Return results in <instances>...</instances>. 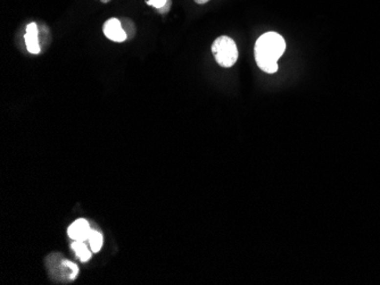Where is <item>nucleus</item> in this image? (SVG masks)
I'll list each match as a JSON object with an SVG mask.
<instances>
[{"mask_svg": "<svg viewBox=\"0 0 380 285\" xmlns=\"http://www.w3.org/2000/svg\"><path fill=\"white\" fill-rule=\"evenodd\" d=\"M286 50L285 39L277 32H267L257 39L254 47L256 64L263 72L273 74L278 71V61Z\"/></svg>", "mask_w": 380, "mask_h": 285, "instance_id": "f257e3e1", "label": "nucleus"}, {"mask_svg": "<svg viewBox=\"0 0 380 285\" xmlns=\"http://www.w3.org/2000/svg\"><path fill=\"white\" fill-rule=\"evenodd\" d=\"M212 53L215 61L221 67H231L238 59V49L231 38L221 36L214 40L212 44Z\"/></svg>", "mask_w": 380, "mask_h": 285, "instance_id": "f03ea898", "label": "nucleus"}, {"mask_svg": "<svg viewBox=\"0 0 380 285\" xmlns=\"http://www.w3.org/2000/svg\"><path fill=\"white\" fill-rule=\"evenodd\" d=\"M103 32L107 39L114 41V42H123L128 39V34L122 26L121 20L115 17L107 20L104 23Z\"/></svg>", "mask_w": 380, "mask_h": 285, "instance_id": "7ed1b4c3", "label": "nucleus"}, {"mask_svg": "<svg viewBox=\"0 0 380 285\" xmlns=\"http://www.w3.org/2000/svg\"><path fill=\"white\" fill-rule=\"evenodd\" d=\"M89 222L85 218H79L73 222L67 228V234L69 238L74 241H87L89 239L90 233H91Z\"/></svg>", "mask_w": 380, "mask_h": 285, "instance_id": "20e7f679", "label": "nucleus"}, {"mask_svg": "<svg viewBox=\"0 0 380 285\" xmlns=\"http://www.w3.org/2000/svg\"><path fill=\"white\" fill-rule=\"evenodd\" d=\"M24 40H25L26 49L30 54L38 55L40 53V44H39V31H38V25L34 22L30 23L26 26L25 34H24Z\"/></svg>", "mask_w": 380, "mask_h": 285, "instance_id": "39448f33", "label": "nucleus"}, {"mask_svg": "<svg viewBox=\"0 0 380 285\" xmlns=\"http://www.w3.org/2000/svg\"><path fill=\"white\" fill-rule=\"evenodd\" d=\"M71 248L73 251L75 252L76 257H78L82 263H87L91 259L92 251H90L88 245H87L83 241H74L72 243Z\"/></svg>", "mask_w": 380, "mask_h": 285, "instance_id": "423d86ee", "label": "nucleus"}, {"mask_svg": "<svg viewBox=\"0 0 380 285\" xmlns=\"http://www.w3.org/2000/svg\"><path fill=\"white\" fill-rule=\"evenodd\" d=\"M88 241H89L90 249H91L92 252L97 253V252H99L100 250H102L104 239H103V234L100 232L92 229L91 233H90V235H89Z\"/></svg>", "mask_w": 380, "mask_h": 285, "instance_id": "0eeeda50", "label": "nucleus"}, {"mask_svg": "<svg viewBox=\"0 0 380 285\" xmlns=\"http://www.w3.org/2000/svg\"><path fill=\"white\" fill-rule=\"evenodd\" d=\"M63 265H64L66 268H68L69 270H71V280H74L76 276H78V273H79V267L75 265V264H73L71 262H67V260H65L64 263H63Z\"/></svg>", "mask_w": 380, "mask_h": 285, "instance_id": "6e6552de", "label": "nucleus"}, {"mask_svg": "<svg viewBox=\"0 0 380 285\" xmlns=\"http://www.w3.org/2000/svg\"><path fill=\"white\" fill-rule=\"evenodd\" d=\"M167 2H169V0H147V1H146V3H147L148 6L155 7L156 9L163 8Z\"/></svg>", "mask_w": 380, "mask_h": 285, "instance_id": "1a4fd4ad", "label": "nucleus"}, {"mask_svg": "<svg viewBox=\"0 0 380 285\" xmlns=\"http://www.w3.org/2000/svg\"><path fill=\"white\" fill-rule=\"evenodd\" d=\"M195 2L198 3V5H204V3H206L207 1H210V0H194Z\"/></svg>", "mask_w": 380, "mask_h": 285, "instance_id": "9d476101", "label": "nucleus"}, {"mask_svg": "<svg viewBox=\"0 0 380 285\" xmlns=\"http://www.w3.org/2000/svg\"><path fill=\"white\" fill-rule=\"evenodd\" d=\"M99 1L103 2V3H107V2H110L111 0H99Z\"/></svg>", "mask_w": 380, "mask_h": 285, "instance_id": "9b49d317", "label": "nucleus"}]
</instances>
